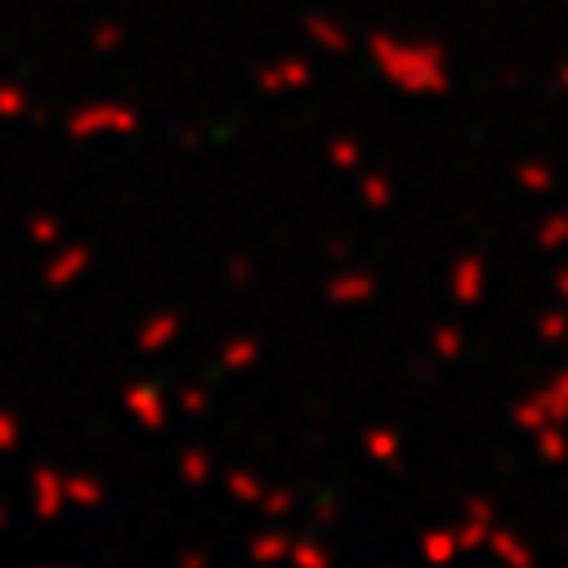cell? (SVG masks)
<instances>
[{
  "label": "cell",
  "instance_id": "8",
  "mask_svg": "<svg viewBox=\"0 0 568 568\" xmlns=\"http://www.w3.org/2000/svg\"><path fill=\"white\" fill-rule=\"evenodd\" d=\"M125 407L149 425V430H162V420H166V398L153 389V385H130L125 389Z\"/></svg>",
  "mask_w": 568,
  "mask_h": 568
},
{
  "label": "cell",
  "instance_id": "20",
  "mask_svg": "<svg viewBox=\"0 0 568 568\" xmlns=\"http://www.w3.org/2000/svg\"><path fill=\"white\" fill-rule=\"evenodd\" d=\"M515 180H519V189H528V193H550V189H555V171H550L546 162H519Z\"/></svg>",
  "mask_w": 568,
  "mask_h": 568
},
{
  "label": "cell",
  "instance_id": "5",
  "mask_svg": "<svg viewBox=\"0 0 568 568\" xmlns=\"http://www.w3.org/2000/svg\"><path fill=\"white\" fill-rule=\"evenodd\" d=\"M139 125V116L130 112V108H116V103H103V108H85L77 121H72V130L77 134H94V130H134Z\"/></svg>",
  "mask_w": 568,
  "mask_h": 568
},
{
  "label": "cell",
  "instance_id": "17",
  "mask_svg": "<svg viewBox=\"0 0 568 568\" xmlns=\"http://www.w3.org/2000/svg\"><path fill=\"white\" fill-rule=\"evenodd\" d=\"M532 242H537V251H564V246H568V211H550V215L537 224Z\"/></svg>",
  "mask_w": 568,
  "mask_h": 568
},
{
  "label": "cell",
  "instance_id": "2",
  "mask_svg": "<svg viewBox=\"0 0 568 568\" xmlns=\"http://www.w3.org/2000/svg\"><path fill=\"white\" fill-rule=\"evenodd\" d=\"M448 292H453V301L466 305V310L484 301V292H488V264H484L479 251H462V255L453 260V268H448Z\"/></svg>",
  "mask_w": 568,
  "mask_h": 568
},
{
  "label": "cell",
  "instance_id": "15",
  "mask_svg": "<svg viewBox=\"0 0 568 568\" xmlns=\"http://www.w3.org/2000/svg\"><path fill=\"white\" fill-rule=\"evenodd\" d=\"M462 349H466V336H462L457 323H444V327L430 332V358H435V363H457Z\"/></svg>",
  "mask_w": 568,
  "mask_h": 568
},
{
  "label": "cell",
  "instance_id": "23",
  "mask_svg": "<svg viewBox=\"0 0 568 568\" xmlns=\"http://www.w3.org/2000/svg\"><path fill=\"white\" fill-rule=\"evenodd\" d=\"M224 484H229V497H237V501H246V506H260V497H264L260 479H255V475H246V470H233Z\"/></svg>",
  "mask_w": 568,
  "mask_h": 568
},
{
  "label": "cell",
  "instance_id": "11",
  "mask_svg": "<svg viewBox=\"0 0 568 568\" xmlns=\"http://www.w3.org/2000/svg\"><path fill=\"white\" fill-rule=\"evenodd\" d=\"M175 336H180V318H175V314H153V318L144 323V332H139V349L158 354V349H166Z\"/></svg>",
  "mask_w": 568,
  "mask_h": 568
},
{
  "label": "cell",
  "instance_id": "33",
  "mask_svg": "<svg viewBox=\"0 0 568 568\" xmlns=\"http://www.w3.org/2000/svg\"><path fill=\"white\" fill-rule=\"evenodd\" d=\"M412 376H416V381H430V376H435V367L425 363V358H416V363H412Z\"/></svg>",
  "mask_w": 568,
  "mask_h": 568
},
{
  "label": "cell",
  "instance_id": "13",
  "mask_svg": "<svg viewBox=\"0 0 568 568\" xmlns=\"http://www.w3.org/2000/svg\"><path fill=\"white\" fill-rule=\"evenodd\" d=\"M420 555L430 559V564H453L462 550H457V537H453V528H430V532H420Z\"/></svg>",
  "mask_w": 568,
  "mask_h": 568
},
{
  "label": "cell",
  "instance_id": "22",
  "mask_svg": "<svg viewBox=\"0 0 568 568\" xmlns=\"http://www.w3.org/2000/svg\"><path fill=\"white\" fill-rule=\"evenodd\" d=\"M488 519H475V515H466L457 528H453V537H457V550L466 555V550H484V541H488Z\"/></svg>",
  "mask_w": 568,
  "mask_h": 568
},
{
  "label": "cell",
  "instance_id": "12",
  "mask_svg": "<svg viewBox=\"0 0 568 568\" xmlns=\"http://www.w3.org/2000/svg\"><path fill=\"white\" fill-rule=\"evenodd\" d=\"M532 444H537V457L546 466H564L568 462V430L564 425H541V430H532Z\"/></svg>",
  "mask_w": 568,
  "mask_h": 568
},
{
  "label": "cell",
  "instance_id": "32",
  "mask_svg": "<svg viewBox=\"0 0 568 568\" xmlns=\"http://www.w3.org/2000/svg\"><path fill=\"white\" fill-rule=\"evenodd\" d=\"M550 287H555V296H559V301H568V264L555 273V282H550Z\"/></svg>",
  "mask_w": 568,
  "mask_h": 568
},
{
  "label": "cell",
  "instance_id": "14",
  "mask_svg": "<svg viewBox=\"0 0 568 568\" xmlns=\"http://www.w3.org/2000/svg\"><path fill=\"white\" fill-rule=\"evenodd\" d=\"M358 197H363L367 211H389V202H394L389 175H385V171H367V175L358 180Z\"/></svg>",
  "mask_w": 568,
  "mask_h": 568
},
{
  "label": "cell",
  "instance_id": "18",
  "mask_svg": "<svg viewBox=\"0 0 568 568\" xmlns=\"http://www.w3.org/2000/svg\"><path fill=\"white\" fill-rule=\"evenodd\" d=\"M287 546H292L287 532H255L251 546H246V555L255 564H277V559H287Z\"/></svg>",
  "mask_w": 568,
  "mask_h": 568
},
{
  "label": "cell",
  "instance_id": "25",
  "mask_svg": "<svg viewBox=\"0 0 568 568\" xmlns=\"http://www.w3.org/2000/svg\"><path fill=\"white\" fill-rule=\"evenodd\" d=\"M260 506H264V515H268V519H282V515H292L296 497H292L287 488H273V493H264V497H260Z\"/></svg>",
  "mask_w": 568,
  "mask_h": 568
},
{
  "label": "cell",
  "instance_id": "27",
  "mask_svg": "<svg viewBox=\"0 0 568 568\" xmlns=\"http://www.w3.org/2000/svg\"><path fill=\"white\" fill-rule=\"evenodd\" d=\"M314 524H323V528H327V524H336V497H327V493H323V497L314 501Z\"/></svg>",
  "mask_w": 568,
  "mask_h": 568
},
{
  "label": "cell",
  "instance_id": "19",
  "mask_svg": "<svg viewBox=\"0 0 568 568\" xmlns=\"http://www.w3.org/2000/svg\"><path fill=\"white\" fill-rule=\"evenodd\" d=\"M532 398H537V407H541V420H546V425H568V394H564L555 381H550L546 389H537Z\"/></svg>",
  "mask_w": 568,
  "mask_h": 568
},
{
  "label": "cell",
  "instance_id": "26",
  "mask_svg": "<svg viewBox=\"0 0 568 568\" xmlns=\"http://www.w3.org/2000/svg\"><path fill=\"white\" fill-rule=\"evenodd\" d=\"M180 470H184L189 484H206V479H211V457L193 448V453H184V466H180Z\"/></svg>",
  "mask_w": 568,
  "mask_h": 568
},
{
  "label": "cell",
  "instance_id": "10",
  "mask_svg": "<svg viewBox=\"0 0 568 568\" xmlns=\"http://www.w3.org/2000/svg\"><path fill=\"white\" fill-rule=\"evenodd\" d=\"M287 564H296V568H332V550L318 541V532H305V537H292Z\"/></svg>",
  "mask_w": 568,
  "mask_h": 568
},
{
  "label": "cell",
  "instance_id": "28",
  "mask_svg": "<svg viewBox=\"0 0 568 568\" xmlns=\"http://www.w3.org/2000/svg\"><path fill=\"white\" fill-rule=\"evenodd\" d=\"M466 515H475V519H488V524H497V506H493L488 497H470V501H466Z\"/></svg>",
  "mask_w": 568,
  "mask_h": 568
},
{
  "label": "cell",
  "instance_id": "35",
  "mask_svg": "<svg viewBox=\"0 0 568 568\" xmlns=\"http://www.w3.org/2000/svg\"><path fill=\"white\" fill-rule=\"evenodd\" d=\"M555 385H559V389H564V394H568V367H564V372H559V376H555Z\"/></svg>",
  "mask_w": 568,
  "mask_h": 568
},
{
  "label": "cell",
  "instance_id": "3",
  "mask_svg": "<svg viewBox=\"0 0 568 568\" xmlns=\"http://www.w3.org/2000/svg\"><path fill=\"white\" fill-rule=\"evenodd\" d=\"M314 85V63L310 59H277L268 68H260V90L264 94H292Z\"/></svg>",
  "mask_w": 568,
  "mask_h": 568
},
{
  "label": "cell",
  "instance_id": "21",
  "mask_svg": "<svg viewBox=\"0 0 568 568\" xmlns=\"http://www.w3.org/2000/svg\"><path fill=\"white\" fill-rule=\"evenodd\" d=\"M255 358H260V341H251V336L229 341V345H224V354H220V363H224L229 372H242V367H251Z\"/></svg>",
  "mask_w": 568,
  "mask_h": 568
},
{
  "label": "cell",
  "instance_id": "24",
  "mask_svg": "<svg viewBox=\"0 0 568 568\" xmlns=\"http://www.w3.org/2000/svg\"><path fill=\"white\" fill-rule=\"evenodd\" d=\"M537 336H541L546 345H564V341H568V314H564V310H546V314L537 318Z\"/></svg>",
  "mask_w": 568,
  "mask_h": 568
},
{
  "label": "cell",
  "instance_id": "30",
  "mask_svg": "<svg viewBox=\"0 0 568 568\" xmlns=\"http://www.w3.org/2000/svg\"><path fill=\"white\" fill-rule=\"evenodd\" d=\"M184 407H189V412H202V407H206V389H202V385L184 389Z\"/></svg>",
  "mask_w": 568,
  "mask_h": 568
},
{
  "label": "cell",
  "instance_id": "16",
  "mask_svg": "<svg viewBox=\"0 0 568 568\" xmlns=\"http://www.w3.org/2000/svg\"><path fill=\"white\" fill-rule=\"evenodd\" d=\"M327 162H332L341 175L358 171V166H363V149H358V139H354V134H332V139H327Z\"/></svg>",
  "mask_w": 568,
  "mask_h": 568
},
{
  "label": "cell",
  "instance_id": "4",
  "mask_svg": "<svg viewBox=\"0 0 568 568\" xmlns=\"http://www.w3.org/2000/svg\"><path fill=\"white\" fill-rule=\"evenodd\" d=\"M372 296H376V277L363 273V268H341V273H332V282H327V301L341 305V310L367 305Z\"/></svg>",
  "mask_w": 568,
  "mask_h": 568
},
{
  "label": "cell",
  "instance_id": "7",
  "mask_svg": "<svg viewBox=\"0 0 568 568\" xmlns=\"http://www.w3.org/2000/svg\"><path fill=\"white\" fill-rule=\"evenodd\" d=\"M305 37H310L318 50H327V54H349V50H354V37H349L336 19H327V14L305 19Z\"/></svg>",
  "mask_w": 568,
  "mask_h": 568
},
{
  "label": "cell",
  "instance_id": "1",
  "mask_svg": "<svg viewBox=\"0 0 568 568\" xmlns=\"http://www.w3.org/2000/svg\"><path fill=\"white\" fill-rule=\"evenodd\" d=\"M367 54H372L376 72L412 99H435V94H448V85H453L448 50L439 41H403L394 32H372Z\"/></svg>",
  "mask_w": 568,
  "mask_h": 568
},
{
  "label": "cell",
  "instance_id": "31",
  "mask_svg": "<svg viewBox=\"0 0 568 568\" xmlns=\"http://www.w3.org/2000/svg\"><path fill=\"white\" fill-rule=\"evenodd\" d=\"M327 255H332V260H349V255H354V246H349L345 237H336V242L327 246Z\"/></svg>",
  "mask_w": 568,
  "mask_h": 568
},
{
  "label": "cell",
  "instance_id": "34",
  "mask_svg": "<svg viewBox=\"0 0 568 568\" xmlns=\"http://www.w3.org/2000/svg\"><path fill=\"white\" fill-rule=\"evenodd\" d=\"M555 81H559V85L568 90V63H559V72H555Z\"/></svg>",
  "mask_w": 568,
  "mask_h": 568
},
{
  "label": "cell",
  "instance_id": "6",
  "mask_svg": "<svg viewBox=\"0 0 568 568\" xmlns=\"http://www.w3.org/2000/svg\"><path fill=\"white\" fill-rule=\"evenodd\" d=\"M488 550H493V559L497 564H510V568H528L537 555H532V546L519 537V532H510V528H488V541H484Z\"/></svg>",
  "mask_w": 568,
  "mask_h": 568
},
{
  "label": "cell",
  "instance_id": "29",
  "mask_svg": "<svg viewBox=\"0 0 568 568\" xmlns=\"http://www.w3.org/2000/svg\"><path fill=\"white\" fill-rule=\"evenodd\" d=\"M229 282H233V287H246V282H251V264L246 260H233L229 264Z\"/></svg>",
  "mask_w": 568,
  "mask_h": 568
},
{
  "label": "cell",
  "instance_id": "9",
  "mask_svg": "<svg viewBox=\"0 0 568 568\" xmlns=\"http://www.w3.org/2000/svg\"><path fill=\"white\" fill-rule=\"evenodd\" d=\"M363 448H367V457L381 462V466H398V462H403V444H398V435H394V425H372L367 439H363Z\"/></svg>",
  "mask_w": 568,
  "mask_h": 568
}]
</instances>
